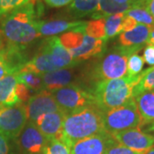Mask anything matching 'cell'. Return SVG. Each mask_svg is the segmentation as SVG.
<instances>
[{
  "instance_id": "1",
  "label": "cell",
  "mask_w": 154,
  "mask_h": 154,
  "mask_svg": "<svg viewBox=\"0 0 154 154\" xmlns=\"http://www.w3.org/2000/svg\"><path fill=\"white\" fill-rule=\"evenodd\" d=\"M38 22L34 0L5 15L1 21V32L8 44L26 48L40 37Z\"/></svg>"
},
{
  "instance_id": "2",
  "label": "cell",
  "mask_w": 154,
  "mask_h": 154,
  "mask_svg": "<svg viewBox=\"0 0 154 154\" xmlns=\"http://www.w3.org/2000/svg\"><path fill=\"white\" fill-rule=\"evenodd\" d=\"M103 113L94 105L65 115L59 140L71 148L77 141L104 132Z\"/></svg>"
},
{
  "instance_id": "3",
  "label": "cell",
  "mask_w": 154,
  "mask_h": 154,
  "mask_svg": "<svg viewBox=\"0 0 154 154\" xmlns=\"http://www.w3.org/2000/svg\"><path fill=\"white\" fill-rule=\"evenodd\" d=\"M140 74L136 76L102 81L97 83L93 91L96 105L103 111L125 105L133 97L134 88L139 82Z\"/></svg>"
},
{
  "instance_id": "4",
  "label": "cell",
  "mask_w": 154,
  "mask_h": 154,
  "mask_svg": "<svg viewBox=\"0 0 154 154\" xmlns=\"http://www.w3.org/2000/svg\"><path fill=\"white\" fill-rule=\"evenodd\" d=\"M103 124L105 132L111 135L132 128H140L142 120L134 98L120 107L104 111Z\"/></svg>"
},
{
  "instance_id": "5",
  "label": "cell",
  "mask_w": 154,
  "mask_h": 154,
  "mask_svg": "<svg viewBox=\"0 0 154 154\" xmlns=\"http://www.w3.org/2000/svg\"><path fill=\"white\" fill-rule=\"evenodd\" d=\"M134 53H138V51L120 45L116 46L114 50L104 57L95 68V78L99 82H102L124 77L128 70V59Z\"/></svg>"
},
{
  "instance_id": "6",
  "label": "cell",
  "mask_w": 154,
  "mask_h": 154,
  "mask_svg": "<svg viewBox=\"0 0 154 154\" xmlns=\"http://www.w3.org/2000/svg\"><path fill=\"white\" fill-rule=\"evenodd\" d=\"M50 92L65 115L96 105L93 92L81 88L79 85L71 84Z\"/></svg>"
},
{
  "instance_id": "7",
  "label": "cell",
  "mask_w": 154,
  "mask_h": 154,
  "mask_svg": "<svg viewBox=\"0 0 154 154\" xmlns=\"http://www.w3.org/2000/svg\"><path fill=\"white\" fill-rule=\"evenodd\" d=\"M28 122L26 105H0V134L13 140L19 137Z\"/></svg>"
},
{
  "instance_id": "8",
  "label": "cell",
  "mask_w": 154,
  "mask_h": 154,
  "mask_svg": "<svg viewBox=\"0 0 154 154\" xmlns=\"http://www.w3.org/2000/svg\"><path fill=\"white\" fill-rule=\"evenodd\" d=\"M28 120L35 123L36 120L41 115L46 113L62 111L51 93L43 89L38 94L32 96L26 105Z\"/></svg>"
},
{
  "instance_id": "9",
  "label": "cell",
  "mask_w": 154,
  "mask_h": 154,
  "mask_svg": "<svg viewBox=\"0 0 154 154\" xmlns=\"http://www.w3.org/2000/svg\"><path fill=\"white\" fill-rule=\"evenodd\" d=\"M17 139L20 150L23 154H43L48 142L36 125L29 121Z\"/></svg>"
},
{
  "instance_id": "10",
  "label": "cell",
  "mask_w": 154,
  "mask_h": 154,
  "mask_svg": "<svg viewBox=\"0 0 154 154\" xmlns=\"http://www.w3.org/2000/svg\"><path fill=\"white\" fill-rule=\"evenodd\" d=\"M116 141L111 134L104 131L77 141L70 149L72 154H105Z\"/></svg>"
},
{
  "instance_id": "11",
  "label": "cell",
  "mask_w": 154,
  "mask_h": 154,
  "mask_svg": "<svg viewBox=\"0 0 154 154\" xmlns=\"http://www.w3.org/2000/svg\"><path fill=\"white\" fill-rule=\"evenodd\" d=\"M116 140L122 146L134 152L142 153L154 146V136L140 130L132 128L112 134Z\"/></svg>"
},
{
  "instance_id": "12",
  "label": "cell",
  "mask_w": 154,
  "mask_h": 154,
  "mask_svg": "<svg viewBox=\"0 0 154 154\" xmlns=\"http://www.w3.org/2000/svg\"><path fill=\"white\" fill-rule=\"evenodd\" d=\"M65 113L57 111L41 115L35 122V125L47 140H60L63 122Z\"/></svg>"
},
{
  "instance_id": "13",
  "label": "cell",
  "mask_w": 154,
  "mask_h": 154,
  "mask_svg": "<svg viewBox=\"0 0 154 154\" xmlns=\"http://www.w3.org/2000/svg\"><path fill=\"white\" fill-rule=\"evenodd\" d=\"M43 46L49 52L51 60L58 69L71 68L77 64L69 51L62 45L59 37L53 36L46 38L43 43Z\"/></svg>"
},
{
  "instance_id": "14",
  "label": "cell",
  "mask_w": 154,
  "mask_h": 154,
  "mask_svg": "<svg viewBox=\"0 0 154 154\" xmlns=\"http://www.w3.org/2000/svg\"><path fill=\"white\" fill-rule=\"evenodd\" d=\"M152 28V26L138 23L132 30L120 33L118 39L119 45L123 47L136 50L137 51H140L147 43Z\"/></svg>"
},
{
  "instance_id": "15",
  "label": "cell",
  "mask_w": 154,
  "mask_h": 154,
  "mask_svg": "<svg viewBox=\"0 0 154 154\" xmlns=\"http://www.w3.org/2000/svg\"><path fill=\"white\" fill-rule=\"evenodd\" d=\"M40 75L45 89L53 91L73 84V81L78 75L75 69H72V68H67L45 73Z\"/></svg>"
},
{
  "instance_id": "16",
  "label": "cell",
  "mask_w": 154,
  "mask_h": 154,
  "mask_svg": "<svg viewBox=\"0 0 154 154\" xmlns=\"http://www.w3.org/2000/svg\"><path fill=\"white\" fill-rule=\"evenodd\" d=\"M87 22L83 21H67V20H51L39 21L38 25L40 36H53L57 33L71 31L75 28L83 27Z\"/></svg>"
},
{
  "instance_id": "17",
  "label": "cell",
  "mask_w": 154,
  "mask_h": 154,
  "mask_svg": "<svg viewBox=\"0 0 154 154\" xmlns=\"http://www.w3.org/2000/svg\"><path fill=\"white\" fill-rule=\"evenodd\" d=\"M58 69L50 56L47 50L42 45L38 52L24 65L20 71H31L38 75Z\"/></svg>"
},
{
  "instance_id": "18",
  "label": "cell",
  "mask_w": 154,
  "mask_h": 154,
  "mask_svg": "<svg viewBox=\"0 0 154 154\" xmlns=\"http://www.w3.org/2000/svg\"><path fill=\"white\" fill-rule=\"evenodd\" d=\"M17 73L8 74L0 80V105L12 106L21 103L16 94Z\"/></svg>"
},
{
  "instance_id": "19",
  "label": "cell",
  "mask_w": 154,
  "mask_h": 154,
  "mask_svg": "<svg viewBox=\"0 0 154 154\" xmlns=\"http://www.w3.org/2000/svg\"><path fill=\"white\" fill-rule=\"evenodd\" d=\"M138 111L142 120V128L144 125L148 124L154 121V92H145L134 97Z\"/></svg>"
},
{
  "instance_id": "20",
  "label": "cell",
  "mask_w": 154,
  "mask_h": 154,
  "mask_svg": "<svg viewBox=\"0 0 154 154\" xmlns=\"http://www.w3.org/2000/svg\"><path fill=\"white\" fill-rule=\"evenodd\" d=\"M132 7V3L119 4L115 0H99L97 10L91 17L94 20L105 18L113 14L124 13Z\"/></svg>"
},
{
  "instance_id": "21",
  "label": "cell",
  "mask_w": 154,
  "mask_h": 154,
  "mask_svg": "<svg viewBox=\"0 0 154 154\" xmlns=\"http://www.w3.org/2000/svg\"><path fill=\"white\" fill-rule=\"evenodd\" d=\"M99 0H72L69 5L68 11L75 17L92 16L96 11Z\"/></svg>"
},
{
  "instance_id": "22",
  "label": "cell",
  "mask_w": 154,
  "mask_h": 154,
  "mask_svg": "<svg viewBox=\"0 0 154 154\" xmlns=\"http://www.w3.org/2000/svg\"><path fill=\"white\" fill-rule=\"evenodd\" d=\"M124 18V13L113 14L105 17V39L114 38L117 34L122 32V22Z\"/></svg>"
},
{
  "instance_id": "23",
  "label": "cell",
  "mask_w": 154,
  "mask_h": 154,
  "mask_svg": "<svg viewBox=\"0 0 154 154\" xmlns=\"http://www.w3.org/2000/svg\"><path fill=\"white\" fill-rule=\"evenodd\" d=\"M149 91H154V66L140 73V81L133 90V97Z\"/></svg>"
},
{
  "instance_id": "24",
  "label": "cell",
  "mask_w": 154,
  "mask_h": 154,
  "mask_svg": "<svg viewBox=\"0 0 154 154\" xmlns=\"http://www.w3.org/2000/svg\"><path fill=\"white\" fill-rule=\"evenodd\" d=\"M18 82L23 83L29 89L38 91L44 88L41 75L31 71H19L17 73Z\"/></svg>"
},
{
  "instance_id": "25",
  "label": "cell",
  "mask_w": 154,
  "mask_h": 154,
  "mask_svg": "<svg viewBox=\"0 0 154 154\" xmlns=\"http://www.w3.org/2000/svg\"><path fill=\"white\" fill-rule=\"evenodd\" d=\"M124 15L131 17L138 23L154 26V18L151 16V14L144 6H134L126 12H124Z\"/></svg>"
},
{
  "instance_id": "26",
  "label": "cell",
  "mask_w": 154,
  "mask_h": 154,
  "mask_svg": "<svg viewBox=\"0 0 154 154\" xmlns=\"http://www.w3.org/2000/svg\"><path fill=\"white\" fill-rule=\"evenodd\" d=\"M105 18L95 19L90 22H87V24L84 27V32L89 36L95 38L105 39Z\"/></svg>"
},
{
  "instance_id": "27",
  "label": "cell",
  "mask_w": 154,
  "mask_h": 154,
  "mask_svg": "<svg viewBox=\"0 0 154 154\" xmlns=\"http://www.w3.org/2000/svg\"><path fill=\"white\" fill-rule=\"evenodd\" d=\"M143 57L140 56L138 53H134L131 55L128 59V64H127V69H128V76H136L139 75L144 67Z\"/></svg>"
},
{
  "instance_id": "28",
  "label": "cell",
  "mask_w": 154,
  "mask_h": 154,
  "mask_svg": "<svg viewBox=\"0 0 154 154\" xmlns=\"http://www.w3.org/2000/svg\"><path fill=\"white\" fill-rule=\"evenodd\" d=\"M43 154H72L71 149L59 140H48Z\"/></svg>"
},
{
  "instance_id": "29",
  "label": "cell",
  "mask_w": 154,
  "mask_h": 154,
  "mask_svg": "<svg viewBox=\"0 0 154 154\" xmlns=\"http://www.w3.org/2000/svg\"><path fill=\"white\" fill-rule=\"evenodd\" d=\"M34 0H0V17L5 16Z\"/></svg>"
},
{
  "instance_id": "30",
  "label": "cell",
  "mask_w": 154,
  "mask_h": 154,
  "mask_svg": "<svg viewBox=\"0 0 154 154\" xmlns=\"http://www.w3.org/2000/svg\"><path fill=\"white\" fill-rule=\"evenodd\" d=\"M16 94H17L19 101L23 104L25 102H28V99L32 97L31 96V89H29L26 85L21 82L17 83V88H16Z\"/></svg>"
},
{
  "instance_id": "31",
  "label": "cell",
  "mask_w": 154,
  "mask_h": 154,
  "mask_svg": "<svg viewBox=\"0 0 154 154\" xmlns=\"http://www.w3.org/2000/svg\"><path fill=\"white\" fill-rule=\"evenodd\" d=\"M105 154H141L137 152H134L131 149L128 148L126 146H122L117 141L112 144L109 148L107 149Z\"/></svg>"
},
{
  "instance_id": "32",
  "label": "cell",
  "mask_w": 154,
  "mask_h": 154,
  "mask_svg": "<svg viewBox=\"0 0 154 154\" xmlns=\"http://www.w3.org/2000/svg\"><path fill=\"white\" fill-rule=\"evenodd\" d=\"M15 72L11 69L10 64L6 60L5 57L4 55L2 49L0 50V80L5 77L8 74H13Z\"/></svg>"
},
{
  "instance_id": "33",
  "label": "cell",
  "mask_w": 154,
  "mask_h": 154,
  "mask_svg": "<svg viewBox=\"0 0 154 154\" xmlns=\"http://www.w3.org/2000/svg\"><path fill=\"white\" fill-rule=\"evenodd\" d=\"M144 61L150 65L154 66V45H146L143 52Z\"/></svg>"
},
{
  "instance_id": "34",
  "label": "cell",
  "mask_w": 154,
  "mask_h": 154,
  "mask_svg": "<svg viewBox=\"0 0 154 154\" xmlns=\"http://www.w3.org/2000/svg\"><path fill=\"white\" fill-rule=\"evenodd\" d=\"M10 140H11L0 134V154H11V146Z\"/></svg>"
},
{
  "instance_id": "35",
  "label": "cell",
  "mask_w": 154,
  "mask_h": 154,
  "mask_svg": "<svg viewBox=\"0 0 154 154\" xmlns=\"http://www.w3.org/2000/svg\"><path fill=\"white\" fill-rule=\"evenodd\" d=\"M137 24L138 22L136 21H134L131 17H127L124 15L123 22H122V32H127V31L132 30L133 28H134L137 26Z\"/></svg>"
},
{
  "instance_id": "36",
  "label": "cell",
  "mask_w": 154,
  "mask_h": 154,
  "mask_svg": "<svg viewBox=\"0 0 154 154\" xmlns=\"http://www.w3.org/2000/svg\"><path fill=\"white\" fill-rule=\"evenodd\" d=\"M45 2L52 8H60L69 5L72 0H44Z\"/></svg>"
},
{
  "instance_id": "37",
  "label": "cell",
  "mask_w": 154,
  "mask_h": 154,
  "mask_svg": "<svg viewBox=\"0 0 154 154\" xmlns=\"http://www.w3.org/2000/svg\"><path fill=\"white\" fill-rule=\"evenodd\" d=\"M145 8L148 11L151 16L154 18V0H146Z\"/></svg>"
},
{
  "instance_id": "38",
  "label": "cell",
  "mask_w": 154,
  "mask_h": 154,
  "mask_svg": "<svg viewBox=\"0 0 154 154\" xmlns=\"http://www.w3.org/2000/svg\"><path fill=\"white\" fill-rule=\"evenodd\" d=\"M149 126H147L145 129H144V132L149 134H152V136H154V121L152 122L148 123Z\"/></svg>"
},
{
  "instance_id": "39",
  "label": "cell",
  "mask_w": 154,
  "mask_h": 154,
  "mask_svg": "<svg viewBox=\"0 0 154 154\" xmlns=\"http://www.w3.org/2000/svg\"><path fill=\"white\" fill-rule=\"evenodd\" d=\"M154 45V26H152V30L150 32V35H149L148 40H147V43L146 45Z\"/></svg>"
},
{
  "instance_id": "40",
  "label": "cell",
  "mask_w": 154,
  "mask_h": 154,
  "mask_svg": "<svg viewBox=\"0 0 154 154\" xmlns=\"http://www.w3.org/2000/svg\"><path fill=\"white\" fill-rule=\"evenodd\" d=\"M116 2L119 4H127V3H132L134 6V0H115Z\"/></svg>"
},
{
  "instance_id": "41",
  "label": "cell",
  "mask_w": 154,
  "mask_h": 154,
  "mask_svg": "<svg viewBox=\"0 0 154 154\" xmlns=\"http://www.w3.org/2000/svg\"><path fill=\"white\" fill-rule=\"evenodd\" d=\"M141 154H154V147H152V148H150L147 151H146V152H144Z\"/></svg>"
},
{
  "instance_id": "42",
  "label": "cell",
  "mask_w": 154,
  "mask_h": 154,
  "mask_svg": "<svg viewBox=\"0 0 154 154\" xmlns=\"http://www.w3.org/2000/svg\"><path fill=\"white\" fill-rule=\"evenodd\" d=\"M3 49V39H2V35L0 33V50Z\"/></svg>"
}]
</instances>
